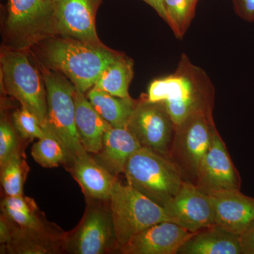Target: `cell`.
I'll use <instances>...</instances> for the list:
<instances>
[{"instance_id":"6da1fadb","label":"cell","mask_w":254,"mask_h":254,"mask_svg":"<svg viewBox=\"0 0 254 254\" xmlns=\"http://www.w3.org/2000/svg\"><path fill=\"white\" fill-rule=\"evenodd\" d=\"M145 95L165 103L176 127L193 114L213 113L215 88L204 70L182 54L175 72L152 81Z\"/></svg>"},{"instance_id":"7a4b0ae2","label":"cell","mask_w":254,"mask_h":254,"mask_svg":"<svg viewBox=\"0 0 254 254\" xmlns=\"http://www.w3.org/2000/svg\"><path fill=\"white\" fill-rule=\"evenodd\" d=\"M42 54L50 69L61 73L83 93L94 86L103 71L120 55L105 46L66 38H50Z\"/></svg>"},{"instance_id":"3957f363","label":"cell","mask_w":254,"mask_h":254,"mask_svg":"<svg viewBox=\"0 0 254 254\" xmlns=\"http://www.w3.org/2000/svg\"><path fill=\"white\" fill-rule=\"evenodd\" d=\"M124 174L128 185L163 208L185 182L171 159L144 147L130 157Z\"/></svg>"},{"instance_id":"277c9868","label":"cell","mask_w":254,"mask_h":254,"mask_svg":"<svg viewBox=\"0 0 254 254\" xmlns=\"http://www.w3.org/2000/svg\"><path fill=\"white\" fill-rule=\"evenodd\" d=\"M43 77L47 91V115L43 129L56 137L66 150L68 164L86 151L76 126V88L58 71L44 68Z\"/></svg>"},{"instance_id":"5b68a950","label":"cell","mask_w":254,"mask_h":254,"mask_svg":"<svg viewBox=\"0 0 254 254\" xmlns=\"http://www.w3.org/2000/svg\"><path fill=\"white\" fill-rule=\"evenodd\" d=\"M109 201L120 250L133 235L147 227L160 222H171L163 207L128 183L118 180L112 189Z\"/></svg>"},{"instance_id":"8992f818","label":"cell","mask_w":254,"mask_h":254,"mask_svg":"<svg viewBox=\"0 0 254 254\" xmlns=\"http://www.w3.org/2000/svg\"><path fill=\"white\" fill-rule=\"evenodd\" d=\"M217 131L213 113L204 112L190 115L175 127L169 158L180 170L185 181L196 183L200 164Z\"/></svg>"},{"instance_id":"52a82bcc","label":"cell","mask_w":254,"mask_h":254,"mask_svg":"<svg viewBox=\"0 0 254 254\" xmlns=\"http://www.w3.org/2000/svg\"><path fill=\"white\" fill-rule=\"evenodd\" d=\"M0 60L5 91L36 115L43 127L48 104L43 76L31 64L22 50H5Z\"/></svg>"},{"instance_id":"ba28073f","label":"cell","mask_w":254,"mask_h":254,"mask_svg":"<svg viewBox=\"0 0 254 254\" xmlns=\"http://www.w3.org/2000/svg\"><path fill=\"white\" fill-rule=\"evenodd\" d=\"M53 0H8L6 32L14 49L24 50L55 33Z\"/></svg>"},{"instance_id":"9c48e42d","label":"cell","mask_w":254,"mask_h":254,"mask_svg":"<svg viewBox=\"0 0 254 254\" xmlns=\"http://www.w3.org/2000/svg\"><path fill=\"white\" fill-rule=\"evenodd\" d=\"M127 128L142 147L169 157L175 125L163 102H150L143 95L137 100Z\"/></svg>"},{"instance_id":"30bf717a","label":"cell","mask_w":254,"mask_h":254,"mask_svg":"<svg viewBox=\"0 0 254 254\" xmlns=\"http://www.w3.org/2000/svg\"><path fill=\"white\" fill-rule=\"evenodd\" d=\"M55 33L95 46H104L95 28L100 0H53Z\"/></svg>"},{"instance_id":"8fae6325","label":"cell","mask_w":254,"mask_h":254,"mask_svg":"<svg viewBox=\"0 0 254 254\" xmlns=\"http://www.w3.org/2000/svg\"><path fill=\"white\" fill-rule=\"evenodd\" d=\"M66 247L76 254H102L119 249L110 211L88 209L81 224L68 237Z\"/></svg>"},{"instance_id":"7c38bea8","label":"cell","mask_w":254,"mask_h":254,"mask_svg":"<svg viewBox=\"0 0 254 254\" xmlns=\"http://www.w3.org/2000/svg\"><path fill=\"white\" fill-rule=\"evenodd\" d=\"M164 209L171 222L190 232L215 225L210 195L190 182L185 181L180 191Z\"/></svg>"},{"instance_id":"4fadbf2b","label":"cell","mask_w":254,"mask_h":254,"mask_svg":"<svg viewBox=\"0 0 254 254\" xmlns=\"http://www.w3.org/2000/svg\"><path fill=\"white\" fill-rule=\"evenodd\" d=\"M195 185L208 195L223 190H240V174L218 131L200 164Z\"/></svg>"},{"instance_id":"5bb4252c","label":"cell","mask_w":254,"mask_h":254,"mask_svg":"<svg viewBox=\"0 0 254 254\" xmlns=\"http://www.w3.org/2000/svg\"><path fill=\"white\" fill-rule=\"evenodd\" d=\"M193 233L175 222H160L133 235L120 251L124 254H177Z\"/></svg>"},{"instance_id":"9a60e30c","label":"cell","mask_w":254,"mask_h":254,"mask_svg":"<svg viewBox=\"0 0 254 254\" xmlns=\"http://www.w3.org/2000/svg\"><path fill=\"white\" fill-rule=\"evenodd\" d=\"M210 196L217 226L240 237L254 222V198L240 190L216 192Z\"/></svg>"},{"instance_id":"2e32d148","label":"cell","mask_w":254,"mask_h":254,"mask_svg":"<svg viewBox=\"0 0 254 254\" xmlns=\"http://www.w3.org/2000/svg\"><path fill=\"white\" fill-rule=\"evenodd\" d=\"M141 147L129 129L111 127L105 132L101 150L95 154V159L117 177L125 173L128 159Z\"/></svg>"},{"instance_id":"e0dca14e","label":"cell","mask_w":254,"mask_h":254,"mask_svg":"<svg viewBox=\"0 0 254 254\" xmlns=\"http://www.w3.org/2000/svg\"><path fill=\"white\" fill-rule=\"evenodd\" d=\"M71 173L86 195L95 199L109 200L117 180L87 151L73 159Z\"/></svg>"},{"instance_id":"ac0fdd59","label":"cell","mask_w":254,"mask_h":254,"mask_svg":"<svg viewBox=\"0 0 254 254\" xmlns=\"http://www.w3.org/2000/svg\"><path fill=\"white\" fill-rule=\"evenodd\" d=\"M76 126L83 148L96 154L101 150L105 132L111 127L102 118L84 93L76 89Z\"/></svg>"},{"instance_id":"d6986e66","label":"cell","mask_w":254,"mask_h":254,"mask_svg":"<svg viewBox=\"0 0 254 254\" xmlns=\"http://www.w3.org/2000/svg\"><path fill=\"white\" fill-rule=\"evenodd\" d=\"M180 254H243L240 237L213 225L194 232Z\"/></svg>"},{"instance_id":"ffe728a7","label":"cell","mask_w":254,"mask_h":254,"mask_svg":"<svg viewBox=\"0 0 254 254\" xmlns=\"http://www.w3.org/2000/svg\"><path fill=\"white\" fill-rule=\"evenodd\" d=\"M87 98L102 118L116 128H127L137 102L131 97L118 98L94 87L88 91Z\"/></svg>"},{"instance_id":"44dd1931","label":"cell","mask_w":254,"mask_h":254,"mask_svg":"<svg viewBox=\"0 0 254 254\" xmlns=\"http://www.w3.org/2000/svg\"><path fill=\"white\" fill-rule=\"evenodd\" d=\"M131 59L120 55L110 64L98 78L94 88L118 98H128V87L133 77Z\"/></svg>"},{"instance_id":"7402d4cb","label":"cell","mask_w":254,"mask_h":254,"mask_svg":"<svg viewBox=\"0 0 254 254\" xmlns=\"http://www.w3.org/2000/svg\"><path fill=\"white\" fill-rule=\"evenodd\" d=\"M2 213L21 228L45 232L44 222L38 214L33 200L23 195H6L1 201Z\"/></svg>"},{"instance_id":"603a6c76","label":"cell","mask_w":254,"mask_h":254,"mask_svg":"<svg viewBox=\"0 0 254 254\" xmlns=\"http://www.w3.org/2000/svg\"><path fill=\"white\" fill-rule=\"evenodd\" d=\"M169 26L178 39H182L195 15L198 0H163Z\"/></svg>"},{"instance_id":"cb8c5ba5","label":"cell","mask_w":254,"mask_h":254,"mask_svg":"<svg viewBox=\"0 0 254 254\" xmlns=\"http://www.w3.org/2000/svg\"><path fill=\"white\" fill-rule=\"evenodd\" d=\"M31 155L43 168H55L61 164L68 163L67 154L63 145L48 131H46V136L39 138L33 145Z\"/></svg>"},{"instance_id":"d4e9b609","label":"cell","mask_w":254,"mask_h":254,"mask_svg":"<svg viewBox=\"0 0 254 254\" xmlns=\"http://www.w3.org/2000/svg\"><path fill=\"white\" fill-rule=\"evenodd\" d=\"M28 166L20 150L1 167V184L6 195H23Z\"/></svg>"},{"instance_id":"484cf974","label":"cell","mask_w":254,"mask_h":254,"mask_svg":"<svg viewBox=\"0 0 254 254\" xmlns=\"http://www.w3.org/2000/svg\"><path fill=\"white\" fill-rule=\"evenodd\" d=\"M12 118L15 130L25 139H39L46 136V131L36 115L24 107L14 112Z\"/></svg>"},{"instance_id":"4316f807","label":"cell","mask_w":254,"mask_h":254,"mask_svg":"<svg viewBox=\"0 0 254 254\" xmlns=\"http://www.w3.org/2000/svg\"><path fill=\"white\" fill-rule=\"evenodd\" d=\"M17 136L14 127L9 122L1 120L0 124V167L7 163L19 150Z\"/></svg>"},{"instance_id":"83f0119b","label":"cell","mask_w":254,"mask_h":254,"mask_svg":"<svg viewBox=\"0 0 254 254\" xmlns=\"http://www.w3.org/2000/svg\"><path fill=\"white\" fill-rule=\"evenodd\" d=\"M235 13L248 22L254 21V0H232Z\"/></svg>"},{"instance_id":"f1b7e54d","label":"cell","mask_w":254,"mask_h":254,"mask_svg":"<svg viewBox=\"0 0 254 254\" xmlns=\"http://www.w3.org/2000/svg\"><path fill=\"white\" fill-rule=\"evenodd\" d=\"M14 222L4 214L0 218V242L3 245H9L13 238L15 230Z\"/></svg>"},{"instance_id":"f546056e","label":"cell","mask_w":254,"mask_h":254,"mask_svg":"<svg viewBox=\"0 0 254 254\" xmlns=\"http://www.w3.org/2000/svg\"><path fill=\"white\" fill-rule=\"evenodd\" d=\"M240 240L243 254H254V222L240 235Z\"/></svg>"},{"instance_id":"4dcf8cb0","label":"cell","mask_w":254,"mask_h":254,"mask_svg":"<svg viewBox=\"0 0 254 254\" xmlns=\"http://www.w3.org/2000/svg\"><path fill=\"white\" fill-rule=\"evenodd\" d=\"M143 1L153 7L158 13L159 16L166 22V14H165V8L163 6V0H143Z\"/></svg>"}]
</instances>
